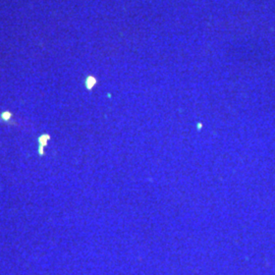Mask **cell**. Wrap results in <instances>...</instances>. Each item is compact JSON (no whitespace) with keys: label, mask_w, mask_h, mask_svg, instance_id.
I'll use <instances>...</instances> for the list:
<instances>
[{"label":"cell","mask_w":275,"mask_h":275,"mask_svg":"<svg viewBox=\"0 0 275 275\" xmlns=\"http://www.w3.org/2000/svg\"><path fill=\"white\" fill-rule=\"evenodd\" d=\"M10 115L11 114L9 113V112H4V113H2V118L4 119V120H7V119H9L10 118Z\"/></svg>","instance_id":"obj_2"},{"label":"cell","mask_w":275,"mask_h":275,"mask_svg":"<svg viewBox=\"0 0 275 275\" xmlns=\"http://www.w3.org/2000/svg\"><path fill=\"white\" fill-rule=\"evenodd\" d=\"M96 83V80L94 79V77H89V79L87 80V87L89 88H92V86L94 85Z\"/></svg>","instance_id":"obj_1"}]
</instances>
